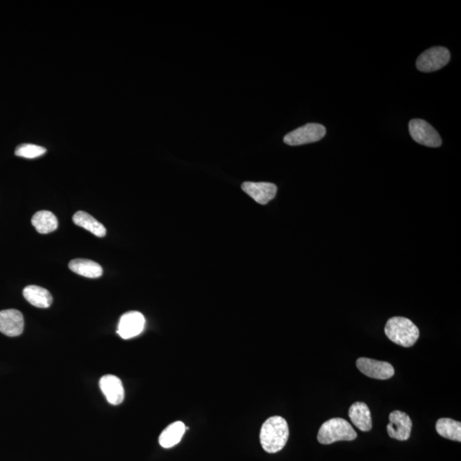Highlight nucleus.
<instances>
[{
	"instance_id": "f8f14e48",
	"label": "nucleus",
	"mask_w": 461,
	"mask_h": 461,
	"mask_svg": "<svg viewBox=\"0 0 461 461\" xmlns=\"http://www.w3.org/2000/svg\"><path fill=\"white\" fill-rule=\"evenodd\" d=\"M103 395L110 404L119 405L124 400L125 392L122 381L115 375H105L99 381Z\"/></svg>"
},
{
	"instance_id": "f03ea898",
	"label": "nucleus",
	"mask_w": 461,
	"mask_h": 461,
	"mask_svg": "<svg viewBox=\"0 0 461 461\" xmlns=\"http://www.w3.org/2000/svg\"><path fill=\"white\" fill-rule=\"evenodd\" d=\"M388 339L404 348L412 347L420 337V330L410 320L404 317H393L384 328Z\"/></svg>"
},
{
	"instance_id": "9d476101",
	"label": "nucleus",
	"mask_w": 461,
	"mask_h": 461,
	"mask_svg": "<svg viewBox=\"0 0 461 461\" xmlns=\"http://www.w3.org/2000/svg\"><path fill=\"white\" fill-rule=\"evenodd\" d=\"M25 329L22 313L17 309H6L0 311V332L8 337L21 335Z\"/></svg>"
},
{
	"instance_id": "7ed1b4c3",
	"label": "nucleus",
	"mask_w": 461,
	"mask_h": 461,
	"mask_svg": "<svg viewBox=\"0 0 461 461\" xmlns=\"http://www.w3.org/2000/svg\"><path fill=\"white\" fill-rule=\"evenodd\" d=\"M357 433L347 420L334 418L321 425L318 433V441L321 444L328 445L339 441L356 440Z\"/></svg>"
},
{
	"instance_id": "a211bd4d",
	"label": "nucleus",
	"mask_w": 461,
	"mask_h": 461,
	"mask_svg": "<svg viewBox=\"0 0 461 461\" xmlns=\"http://www.w3.org/2000/svg\"><path fill=\"white\" fill-rule=\"evenodd\" d=\"M32 225L41 234H47L54 232L58 226V221L53 213L41 210L34 214L32 218Z\"/></svg>"
},
{
	"instance_id": "ddd939ff",
	"label": "nucleus",
	"mask_w": 461,
	"mask_h": 461,
	"mask_svg": "<svg viewBox=\"0 0 461 461\" xmlns=\"http://www.w3.org/2000/svg\"><path fill=\"white\" fill-rule=\"evenodd\" d=\"M349 419L359 430L371 431L372 427L370 409L364 403H355L349 410Z\"/></svg>"
},
{
	"instance_id": "0eeeda50",
	"label": "nucleus",
	"mask_w": 461,
	"mask_h": 461,
	"mask_svg": "<svg viewBox=\"0 0 461 461\" xmlns=\"http://www.w3.org/2000/svg\"><path fill=\"white\" fill-rule=\"evenodd\" d=\"M145 319L141 313L130 311L124 313L119 321L117 333L123 339L140 335L145 328Z\"/></svg>"
},
{
	"instance_id": "f257e3e1",
	"label": "nucleus",
	"mask_w": 461,
	"mask_h": 461,
	"mask_svg": "<svg viewBox=\"0 0 461 461\" xmlns=\"http://www.w3.org/2000/svg\"><path fill=\"white\" fill-rule=\"evenodd\" d=\"M289 439L287 422L280 416H273L262 424L260 441L262 448L269 454H275L284 448Z\"/></svg>"
},
{
	"instance_id": "1a4fd4ad",
	"label": "nucleus",
	"mask_w": 461,
	"mask_h": 461,
	"mask_svg": "<svg viewBox=\"0 0 461 461\" xmlns=\"http://www.w3.org/2000/svg\"><path fill=\"white\" fill-rule=\"evenodd\" d=\"M389 423L387 432L391 439L398 441H407L411 435L412 420L406 413L399 410L393 411L389 416Z\"/></svg>"
},
{
	"instance_id": "f3484780",
	"label": "nucleus",
	"mask_w": 461,
	"mask_h": 461,
	"mask_svg": "<svg viewBox=\"0 0 461 461\" xmlns=\"http://www.w3.org/2000/svg\"><path fill=\"white\" fill-rule=\"evenodd\" d=\"M73 221L75 225L89 230L95 236L103 238L106 235L107 230L105 226L89 213L78 212L74 214Z\"/></svg>"
},
{
	"instance_id": "423d86ee",
	"label": "nucleus",
	"mask_w": 461,
	"mask_h": 461,
	"mask_svg": "<svg viewBox=\"0 0 461 461\" xmlns=\"http://www.w3.org/2000/svg\"><path fill=\"white\" fill-rule=\"evenodd\" d=\"M409 132L413 140L424 146L439 147L442 145V138L439 133L427 122L421 119H413L409 122Z\"/></svg>"
},
{
	"instance_id": "20e7f679",
	"label": "nucleus",
	"mask_w": 461,
	"mask_h": 461,
	"mask_svg": "<svg viewBox=\"0 0 461 461\" xmlns=\"http://www.w3.org/2000/svg\"><path fill=\"white\" fill-rule=\"evenodd\" d=\"M449 60V51L443 46H436L424 51L417 59L416 66L421 72H434L446 66Z\"/></svg>"
},
{
	"instance_id": "dca6fc26",
	"label": "nucleus",
	"mask_w": 461,
	"mask_h": 461,
	"mask_svg": "<svg viewBox=\"0 0 461 461\" xmlns=\"http://www.w3.org/2000/svg\"><path fill=\"white\" fill-rule=\"evenodd\" d=\"M69 268L71 271L79 274V275L89 278V279H97L101 277L103 268L100 265L93 261L87 259H74L70 262Z\"/></svg>"
},
{
	"instance_id": "6e6552de",
	"label": "nucleus",
	"mask_w": 461,
	"mask_h": 461,
	"mask_svg": "<svg viewBox=\"0 0 461 461\" xmlns=\"http://www.w3.org/2000/svg\"><path fill=\"white\" fill-rule=\"evenodd\" d=\"M357 368L364 375L372 379L385 380L395 375V369L391 364L369 358H360L356 361Z\"/></svg>"
},
{
	"instance_id": "aec40b11",
	"label": "nucleus",
	"mask_w": 461,
	"mask_h": 461,
	"mask_svg": "<svg viewBox=\"0 0 461 461\" xmlns=\"http://www.w3.org/2000/svg\"><path fill=\"white\" fill-rule=\"evenodd\" d=\"M46 150L42 146L33 144H23L15 149V156L27 159H34L43 156Z\"/></svg>"
},
{
	"instance_id": "9b49d317",
	"label": "nucleus",
	"mask_w": 461,
	"mask_h": 461,
	"mask_svg": "<svg viewBox=\"0 0 461 461\" xmlns=\"http://www.w3.org/2000/svg\"><path fill=\"white\" fill-rule=\"evenodd\" d=\"M242 190L261 205L268 204L277 194V186L268 182H245Z\"/></svg>"
},
{
	"instance_id": "39448f33",
	"label": "nucleus",
	"mask_w": 461,
	"mask_h": 461,
	"mask_svg": "<svg viewBox=\"0 0 461 461\" xmlns=\"http://www.w3.org/2000/svg\"><path fill=\"white\" fill-rule=\"evenodd\" d=\"M325 134L327 130L324 126L317 123H309L285 135L284 142L286 145L292 146L310 144L320 141Z\"/></svg>"
},
{
	"instance_id": "4468645a",
	"label": "nucleus",
	"mask_w": 461,
	"mask_h": 461,
	"mask_svg": "<svg viewBox=\"0 0 461 461\" xmlns=\"http://www.w3.org/2000/svg\"><path fill=\"white\" fill-rule=\"evenodd\" d=\"M23 297L34 307L46 309L53 304V296L46 289L37 285H29L23 290Z\"/></svg>"
},
{
	"instance_id": "6ab92c4d",
	"label": "nucleus",
	"mask_w": 461,
	"mask_h": 461,
	"mask_svg": "<svg viewBox=\"0 0 461 461\" xmlns=\"http://www.w3.org/2000/svg\"><path fill=\"white\" fill-rule=\"evenodd\" d=\"M436 430L444 439L461 442V424L459 421L448 418L440 419L436 424Z\"/></svg>"
},
{
	"instance_id": "2eb2a0df",
	"label": "nucleus",
	"mask_w": 461,
	"mask_h": 461,
	"mask_svg": "<svg viewBox=\"0 0 461 461\" xmlns=\"http://www.w3.org/2000/svg\"><path fill=\"white\" fill-rule=\"evenodd\" d=\"M188 427L181 421H176L169 425L159 436V443L164 448H170L176 446L181 442L183 436Z\"/></svg>"
}]
</instances>
